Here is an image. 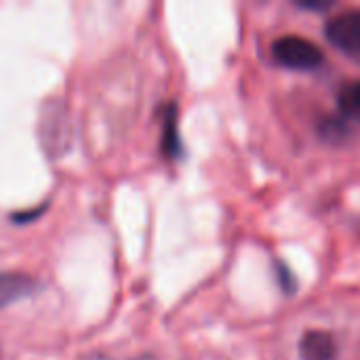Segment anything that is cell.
Instances as JSON below:
<instances>
[{
    "mask_svg": "<svg viewBox=\"0 0 360 360\" xmlns=\"http://www.w3.org/2000/svg\"><path fill=\"white\" fill-rule=\"evenodd\" d=\"M162 154L167 158H181L184 156V143L177 129V105L169 103L165 108V120H162V141H160Z\"/></svg>",
    "mask_w": 360,
    "mask_h": 360,
    "instance_id": "8992f818",
    "label": "cell"
},
{
    "mask_svg": "<svg viewBox=\"0 0 360 360\" xmlns=\"http://www.w3.org/2000/svg\"><path fill=\"white\" fill-rule=\"evenodd\" d=\"M274 270H276V274H278L281 287H283L287 293H293V291H295V276H293V272H291L283 262H276V264H274Z\"/></svg>",
    "mask_w": 360,
    "mask_h": 360,
    "instance_id": "9c48e42d",
    "label": "cell"
},
{
    "mask_svg": "<svg viewBox=\"0 0 360 360\" xmlns=\"http://www.w3.org/2000/svg\"><path fill=\"white\" fill-rule=\"evenodd\" d=\"M302 360H338V344L327 331H308L300 340Z\"/></svg>",
    "mask_w": 360,
    "mask_h": 360,
    "instance_id": "5b68a950",
    "label": "cell"
},
{
    "mask_svg": "<svg viewBox=\"0 0 360 360\" xmlns=\"http://www.w3.org/2000/svg\"><path fill=\"white\" fill-rule=\"evenodd\" d=\"M329 42L350 57H360V8H346L325 25Z\"/></svg>",
    "mask_w": 360,
    "mask_h": 360,
    "instance_id": "3957f363",
    "label": "cell"
},
{
    "mask_svg": "<svg viewBox=\"0 0 360 360\" xmlns=\"http://www.w3.org/2000/svg\"><path fill=\"white\" fill-rule=\"evenodd\" d=\"M82 360H156L152 354H141V356H135V359H110V356H103V354H93V356H86Z\"/></svg>",
    "mask_w": 360,
    "mask_h": 360,
    "instance_id": "30bf717a",
    "label": "cell"
},
{
    "mask_svg": "<svg viewBox=\"0 0 360 360\" xmlns=\"http://www.w3.org/2000/svg\"><path fill=\"white\" fill-rule=\"evenodd\" d=\"M338 108L346 120L360 122V80H350L338 91Z\"/></svg>",
    "mask_w": 360,
    "mask_h": 360,
    "instance_id": "52a82bcc",
    "label": "cell"
},
{
    "mask_svg": "<svg viewBox=\"0 0 360 360\" xmlns=\"http://www.w3.org/2000/svg\"><path fill=\"white\" fill-rule=\"evenodd\" d=\"M300 6H304V8H327V6H331V2H300Z\"/></svg>",
    "mask_w": 360,
    "mask_h": 360,
    "instance_id": "8fae6325",
    "label": "cell"
},
{
    "mask_svg": "<svg viewBox=\"0 0 360 360\" xmlns=\"http://www.w3.org/2000/svg\"><path fill=\"white\" fill-rule=\"evenodd\" d=\"M348 122H350V120H346L344 116L327 118V120L323 122L321 133H323L325 139H338V141H342V139L346 137V133H348Z\"/></svg>",
    "mask_w": 360,
    "mask_h": 360,
    "instance_id": "ba28073f",
    "label": "cell"
},
{
    "mask_svg": "<svg viewBox=\"0 0 360 360\" xmlns=\"http://www.w3.org/2000/svg\"><path fill=\"white\" fill-rule=\"evenodd\" d=\"M272 53L281 65L291 68V70H316L325 61L323 51L314 42H310L302 36L278 38L272 44Z\"/></svg>",
    "mask_w": 360,
    "mask_h": 360,
    "instance_id": "7a4b0ae2",
    "label": "cell"
},
{
    "mask_svg": "<svg viewBox=\"0 0 360 360\" xmlns=\"http://www.w3.org/2000/svg\"><path fill=\"white\" fill-rule=\"evenodd\" d=\"M38 139L49 158H61L76 139L74 116L65 101L46 99L38 118Z\"/></svg>",
    "mask_w": 360,
    "mask_h": 360,
    "instance_id": "6da1fadb",
    "label": "cell"
},
{
    "mask_svg": "<svg viewBox=\"0 0 360 360\" xmlns=\"http://www.w3.org/2000/svg\"><path fill=\"white\" fill-rule=\"evenodd\" d=\"M40 289V283L25 272H0V310L17 304Z\"/></svg>",
    "mask_w": 360,
    "mask_h": 360,
    "instance_id": "277c9868",
    "label": "cell"
}]
</instances>
